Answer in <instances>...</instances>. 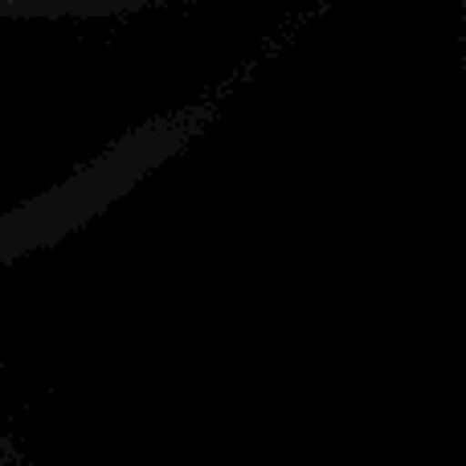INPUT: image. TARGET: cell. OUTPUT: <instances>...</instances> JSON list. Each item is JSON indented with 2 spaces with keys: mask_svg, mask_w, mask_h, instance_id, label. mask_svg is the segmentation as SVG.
I'll return each instance as SVG.
<instances>
[{
  "mask_svg": "<svg viewBox=\"0 0 466 466\" xmlns=\"http://www.w3.org/2000/svg\"><path fill=\"white\" fill-rule=\"evenodd\" d=\"M221 90L201 95L185 106L160 111L103 144L95 156L66 172L62 180L29 193L25 201L0 209V266H13L29 254L62 246L106 209L131 197L152 172L197 144L221 115Z\"/></svg>",
  "mask_w": 466,
  "mask_h": 466,
  "instance_id": "6da1fadb",
  "label": "cell"
},
{
  "mask_svg": "<svg viewBox=\"0 0 466 466\" xmlns=\"http://www.w3.org/2000/svg\"><path fill=\"white\" fill-rule=\"evenodd\" d=\"M185 5V0H0V16L13 21H111L152 8Z\"/></svg>",
  "mask_w": 466,
  "mask_h": 466,
  "instance_id": "7a4b0ae2",
  "label": "cell"
},
{
  "mask_svg": "<svg viewBox=\"0 0 466 466\" xmlns=\"http://www.w3.org/2000/svg\"><path fill=\"white\" fill-rule=\"evenodd\" d=\"M0 466H37L21 451V442L13 434H5V426H0Z\"/></svg>",
  "mask_w": 466,
  "mask_h": 466,
  "instance_id": "3957f363",
  "label": "cell"
}]
</instances>
